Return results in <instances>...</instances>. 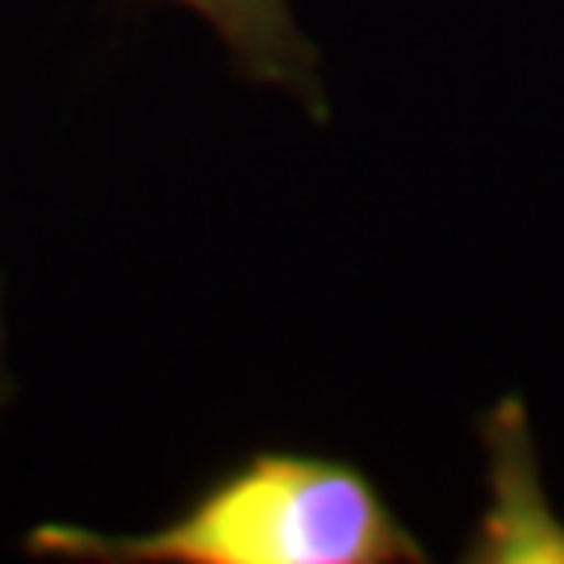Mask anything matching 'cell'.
<instances>
[{"mask_svg":"<svg viewBox=\"0 0 564 564\" xmlns=\"http://www.w3.org/2000/svg\"><path fill=\"white\" fill-rule=\"evenodd\" d=\"M25 552L76 564H398L423 561L360 468L263 452L142 535L42 523Z\"/></svg>","mask_w":564,"mask_h":564,"instance_id":"6da1fadb","label":"cell"},{"mask_svg":"<svg viewBox=\"0 0 564 564\" xmlns=\"http://www.w3.org/2000/svg\"><path fill=\"white\" fill-rule=\"evenodd\" d=\"M489 506L473 540V561L489 564H564V523L531 456L523 405L506 402L489 414Z\"/></svg>","mask_w":564,"mask_h":564,"instance_id":"7a4b0ae2","label":"cell"},{"mask_svg":"<svg viewBox=\"0 0 564 564\" xmlns=\"http://www.w3.org/2000/svg\"><path fill=\"white\" fill-rule=\"evenodd\" d=\"M209 21L251 80L293 93L310 113H323V76L289 0H176Z\"/></svg>","mask_w":564,"mask_h":564,"instance_id":"3957f363","label":"cell"}]
</instances>
